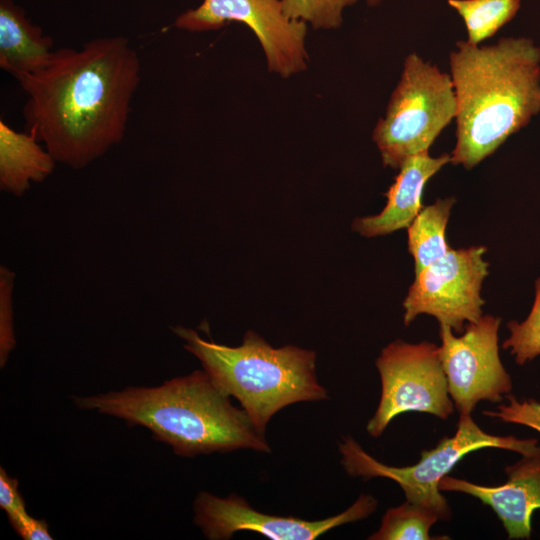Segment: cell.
Here are the masks:
<instances>
[{"label":"cell","mask_w":540,"mask_h":540,"mask_svg":"<svg viewBox=\"0 0 540 540\" xmlns=\"http://www.w3.org/2000/svg\"><path fill=\"white\" fill-rule=\"evenodd\" d=\"M27 98L26 131L56 162L81 169L119 144L141 81V60L124 36L55 50L38 72L17 80Z\"/></svg>","instance_id":"obj_1"},{"label":"cell","mask_w":540,"mask_h":540,"mask_svg":"<svg viewBox=\"0 0 540 540\" xmlns=\"http://www.w3.org/2000/svg\"><path fill=\"white\" fill-rule=\"evenodd\" d=\"M456 47L449 58L457 100L450 155L451 163L471 169L540 112V47L527 37Z\"/></svg>","instance_id":"obj_2"},{"label":"cell","mask_w":540,"mask_h":540,"mask_svg":"<svg viewBox=\"0 0 540 540\" xmlns=\"http://www.w3.org/2000/svg\"><path fill=\"white\" fill-rule=\"evenodd\" d=\"M80 409L124 419L148 428L155 439L183 457L249 449L270 453L265 434L233 405L205 370L152 388L127 387L91 397H74Z\"/></svg>","instance_id":"obj_3"},{"label":"cell","mask_w":540,"mask_h":540,"mask_svg":"<svg viewBox=\"0 0 540 540\" xmlns=\"http://www.w3.org/2000/svg\"><path fill=\"white\" fill-rule=\"evenodd\" d=\"M172 331L216 386L239 401L263 434L283 408L328 399L327 389L317 379L315 351L290 344L274 348L253 330L236 347L207 341L191 328L176 326Z\"/></svg>","instance_id":"obj_4"},{"label":"cell","mask_w":540,"mask_h":540,"mask_svg":"<svg viewBox=\"0 0 540 540\" xmlns=\"http://www.w3.org/2000/svg\"><path fill=\"white\" fill-rule=\"evenodd\" d=\"M341 464L352 477L369 480L375 477L395 481L403 490L406 500L426 508L447 521L451 510L441 495L439 481L468 453L483 448H500L518 452L522 456L540 454L536 439H518L497 436L483 431L471 414H460L457 431L444 437L436 447L421 452L418 463L406 467L388 466L377 461L350 436L339 442Z\"/></svg>","instance_id":"obj_5"},{"label":"cell","mask_w":540,"mask_h":540,"mask_svg":"<svg viewBox=\"0 0 540 540\" xmlns=\"http://www.w3.org/2000/svg\"><path fill=\"white\" fill-rule=\"evenodd\" d=\"M451 75L410 53L393 90L385 116L373 131L382 163L399 169L410 157L429 152L442 130L456 117Z\"/></svg>","instance_id":"obj_6"},{"label":"cell","mask_w":540,"mask_h":540,"mask_svg":"<svg viewBox=\"0 0 540 540\" xmlns=\"http://www.w3.org/2000/svg\"><path fill=\"white\" fill-rule=\"evenodd\" d=\"M381 379L378 407L368 421L369 435L379 437L402 413L417 411L447 419L453 412L439 347L434 343L396 340L376 359Z\"/></svg>","instance_id":"obj_7"},{"label":"cell","mask_w":540,"mask_h":540,"mask_svg":"<svg viewBox=\"0 0 540 540\" xmlns=\"http://www.w3.org/2000/svg\"><path fill=\"white\" fill-rule=\"evenodd\" d=\"M486 250L484 246L451 248L416 274L403 301L404 324L428 314L460 334L467 323L477 322L484 305L482 283L488 275Z\"/></svg>","instance_id":"obj_8"},{"label":"cell","mask_w":540,"mask_h":540,"mask_svg":"<svg viewBox=\"0 0 540 540\" xmlns=\"http://www.w3.org/2000/svg\"><path fill=\"white\" fill-rule=\"evenodd\" d=\"M499 317L485 315L467 323L456 336L439 325V355L449 395L460 414H472L481 401L499 402L512 390V379L499 356Z\"/></svg>","instance_id":"obj_9"},{"label":"cell","mask_w":540,"mask_h":540,"mask_svg":"<svg viewBox=\"0 0 540 540\" xmlns=\"http://www.w3.org/2000/svg\"><path fill=\"white\" fill-rule=\"evenodd\" d=\"M237 21L246 24L258 38L268 68L282 77L306 68L307 25L289 18L281 0H204L196 9L181 14L175 26L188 31H208Z\"/></svg>","instance_id":"obj_10"},{"label":"cell","mask_w":540,"mask_h":540,"mask_svg":"<svg viewBox=\"0 0 540 540\" xmlns=\"http://www.w3.org/2000/svg\"><path fill=\"white\" fill-rule=\"evenodd\" d=\"M370 494H362L345 511L321 520L278 516L254 509L237 494L218 497L201 491L194 501V523L210 540H227L239 531H250L273 540H313L346 523L363 520L377 508Z\"/></svg>","instance_id":"obj_11"},{"label":"cell","mask_w":540,"mask_h":540,"mask_svg":"<svg viewBox=\"0 0 540 540\" xmlns=\"http://www.w3.org/2000/svg\"><path fill=\"white\" fill-rule=\"evenodd\" d=\"M508 481L499 486H482L444 476L440 491L462 492L490 506L501 520L509 539H529L531 516L540 508V454L523 456L506 467Z\"/></svg>","instance_id":"obj_12"},{"label":"cell","mask_w":540,"mask_h":540,"mask_svg":"<svg viewBox=\"0 0 540 540\" xmlns=\"http://www.w3.org/2000/svg\"><path fill=\"white\" fill-rule=\"evenodd\" d=\"M447 163H451L450 154L432 157L424 152L408 158L385 193L387 203L383 210L376 215L356 218L352 230L371 238L407 228L424 208L422 197L426 183Z\"/></svg>","instance_id":"obj_13"},{"label":"cell","mask_w":540,"mask_h":540,"mask_svg":"<svg viewBox=\"0 0 540 540\" xmlns=\"http://www.w3.org/2000/svg\"><path fill=\"white\" fill-rule=\"evenodd\" d=\"M53 39L10 0L0 3V67L16 80L38 72L51 60Z\"/></svg>","instance_id":"obj_14"},{"label":"cell","mask_w":540,"mask_h":540,"mask_svg":"<svg viewBox=\"0 0 540 540\" xmlns=\"http://www.w3.org/2000/svg\"><path fill=\"white\" fill-rule=\"evenodd\" d=\"M55 159L29 132H17L0 121V188L17 197L42 182L55 168Z\"/></svg>","instance_id":"obj_15"},{"label":"cell","mask_w":540,"mask_h":540,"mask_svg":"<svg viewBox=\"0 0 540 540\" xmlns=\"http://www.w3.org/2000/svg\"><path fill=\"white\" fill-rule=\"evenodd\" d=\"M454 203L453 197L437 199L424 207L407 227L408 251L414 259L415 275L451 249L446 226Z\"/></svg>","instance_id":"obj_16"},{"label":"cell","mask_w":540,"mask_h":540,"mask_svg":"<svg viewBox=\"0 0 540 540\" xmlns=\"http://www.w3.org/2000/svg\"><path fill=\"white\" fill-rule=\"evenodd\" d=\"M462 17L468 39L479 45L510 22L521 7L520 0H448Z\"/></svg>","instance_id":"obj_17"},{"label":"cell","mask_w":540,"mask_h":540,"mask_svg":"<svg viewBox=\"0 0 540 540\" xmlns=\"http://www.w3.org/2000/svg\"><path fill=\"white\" fill-rule=\"evenodd\" d=\"M439 518L426 508L406 500L400 506L390 508L384 514L379 529L370 540H430L448 539L432 537L429 530Z\"/></svg>","instance_id":"obj_18"},{"label":"cell","mask_w":540,"mask_h":540,"mask_svg":"<svg viewBox=\"0 0 540 540\" xmlns=\"http://www.w3.org/2000/svg\"><path fill=\"white\" fill-rule=\"evenodd\" d=\"M509 337L502 348L509 350L515 362L523 365L540 355V277L535 281V299L527 318L507 324Z\"/></svg>","instance_id":"obj_19"},{"label":"cell","mask_w":540,"mask_h":540,"mask_svg":"<svg viewBox=\"0 0 540 540\" xmlns=\"http://www.w3.org/2000/svg\"><path fill=\"white\" fill-rule=\"evenodd\" d=\"M358 0H281L291 19L310 23L315 29H335L343 21V10Z\"/></svg>","instance_id":"obj_20"},{"label":"cell","mask_w":540,"mask_h":540,"mask_svg":"<svg viewBox=\"0 0 540 540\" xmlns=\"http://www.w3.org/2000/svg\"><path fill=\"white\" fill-rule=\"evenodd\" d=\"M15 273L0 267V365L3 367L15 347L13 332V289Z\"/></svg>","instance_id":"obj_21"},{"label":"cell","mask_w":540,"mask_h":540,"mask_svg":"<svg viewBox=\"0 0 540 540\" xmlns=\"http://www.w3.org/2000/svg\"><path fill=\"white\" fill-rule=\"evenodd\" d=\"M507 404H500L496 410L483 413L486 416L498 418L504 422L525 425L540 432V401L533 399L518 400L514 396L506 395Z\"/></svg>","instance_id":"obj_22"},{"label":"cell","mask_w":540,"mask_h":540,"mask_svg":"<svg viewBox=\"0 0 540 540\" xmlns=\"http://www.w3.org/2000/svg\"><path fill=\"white\" fill-rule=\"evenodd\" d=\"M0 507L8 519L25 513V503L18 490V481L10 477L6 471L0 468Z\"/></svg>","instance_id":"obj_23"},{"label":"cell","mask_w":540,"mask_h":540,"mask_svg":"<svg viewBox=\"0 0 540 540\" xmlns=\"http://www.w3.org/2000/svg\"><path fill=\"white\" fill-rule=\"evenodd\" d=\"M9 521L18 535L25 540L53 539L45 520L35 519L27 512L11 517Z\"/></svg>","instance_id":"obj_24"},{"label":"cell","mask_w":540,"mask_h":540,"mask_svg":"<svg viewBox=\"0 0 540 540\" xmlns=\"http://www.w3.org/2000/svg\"><path fill=\"white\" fill-rule=\"evenodd\" d=\"M379 1L380 0H368V4L374 6V5L378 4Z\"/></svg>","instance_id":"obj_25"}]
</instances>
